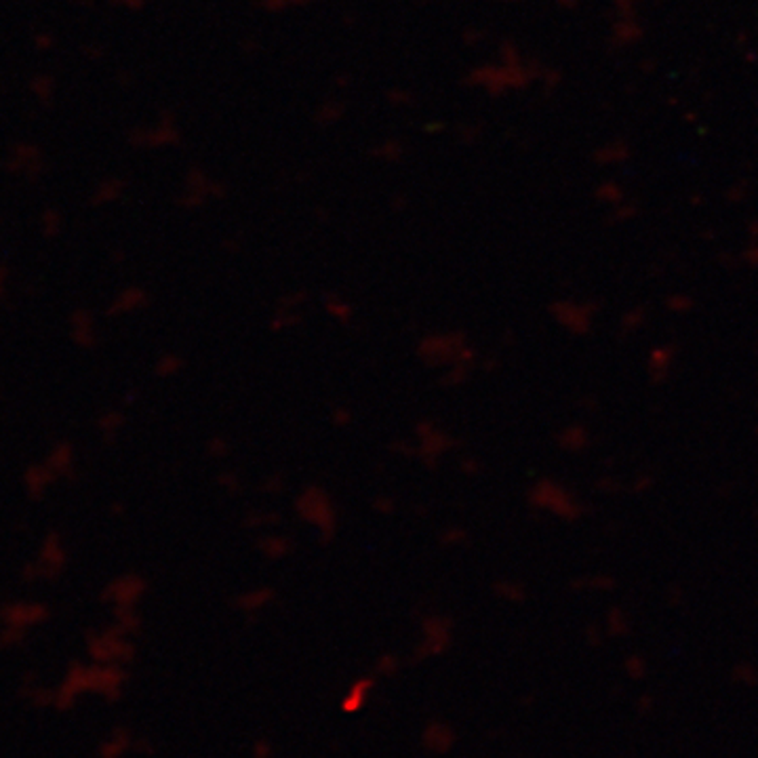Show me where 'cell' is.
<instances>
[{"label": "cell", "mask_w": 758, "mask_h": 758, "mask_svg": "<svg viewBox=\"0 0 758 758\" xmlns=\"http://www.w3.org/2000/svg\"><path fill=\"white\" fill-rule=\"evenodd\" d=\"M674 363H677V347L672 344H657L651 347L649 357H646V373L653 381L662 384L664 379L670 378Z\"/></svg>", "instance_id": "1"}, {"label": "cell", "mask_w": 758, "mask_h": 758, "mask_svg": "<svg viewBox=\"0 0 758 758\" xmlns=\"http://www.w3.org/2000/svg\"><path fill=\"white\" fill-rule=\"evenodd\" d=\"M131 748V733L127 729L116 727L97 746L95 758H123Z\"/></svg>", "instance_id": "2"}]
</instances>
